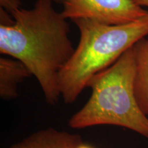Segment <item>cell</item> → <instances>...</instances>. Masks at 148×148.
<instances>
[{"instance_id": "1", "label": "cell", "mask_w": 148, "mask_h": 148, "mask_svg": "<svg viewBox=\"0 0 148 148\" xmlns=\"http://www.w3.org/2000/svg\"><path fill=\"white\" fill-rule=\"evenodd\" d=\"M11 25L0 24V52L21 61L36 77L45 99L55 105L61 97L59 75L75 51L69 24L52 0H37L32 8L10 13Z\"/></svg>"}, {"instance_id": "2", "label": "cell", "mask_w": 148, "mask_h": 148, "mask_svg": "<svg viewBox=\"0 0 148 148\" xmlns=\"http://www.w3.org/2000/svg\"><path fill=\"white\" fill-rule=\"evenodd\" d=\"M79 32L77 47L59 75L61 97L73 103L94 75L113 64L148 36V15L132 23L108 25L88 19L73 21Z\"/></svg>"}, {"instance_id": "3", "label": "cell", "mask_w": 148, "mask_h": 148, "mask_svg": "<svg viewBox=\"0 0 148 148\" xmlns=\"http://www.w3.org/2000/svg\"><path fill=\"white\" fill-rule=\"evenodd\" d=\"M135 59L133 47L88 83L91 95L84 106L70 118L73 129L99 125L125 127L148 138V117L134 94Z\"/></svg>"}, {"instance_id": "4", "label": "cell", "mask_w": 148, "mask_h": 148, "mask_svg": "<svg viewBox=\"0 0 148 148\" xmlns=\"http://www.w3.org/2000/svg\"><path fill=\"white\" fill-rule=\"evenodd\" d=\"M61 13L66 19H88L108 25L138 21L148 10L135 0H64Z\"/></svg>"}, {"instance_id": "5", "label": "cell", "mask_w": 148, "mask_h": 148, "mask_svg": "<svg viewBox=\"0 0 148 148\" xmlns=\"http://www.w3.org/2000/svg\"><path fill=\"white\" fill-rule=\"evenodd\" d=\"M82 142L78 134L49 127L32 133L10 148H75Z\"/></svg>"}, {"instance_id": "6", "label": "cell", "mask_w": 148, "mask_h": 148, "mask_svg": "<svg viewBox=\"0 0 148 148\" xmlns=\"http://www.w3.org/2000/svg\"><path fill=\"white\" fill-rule=\"evenodd\" d=\"M32 76L28 68L16 58H0V97L3 100L15 99L18 85Z\"/></svg>"}, {"instance_id": "7", "label": "cell", "mask_w": 148, "mask_h": 148, "mask_svg": "<svg viewBox=\"0 0 148 148\" xmlns=\"http://www.w3.org/2000/svg\"><path fill=\"white\" fill-rule=\"evenodd\" d=\"M135 59L134 94L140 108L148 116V37L133 46Z\"/></svg>"}, {"instance_id": "8", "label": "cell", "mask_w": 148, "mask_h": 148, "mask_svg": "<svg viewBox=\"0 0 148 148\" xmlns=\"http://www.w3.org/2000/svg\"><path fill=\"white\" fill-rule=\"evenodd\" d=\"M21 5L20 0H0V5L1 8L10 12V14L15 9L20 8Z\"/></svg>"}, {"instance_id": "9", "label": "cell", "mask_w": 148, "mask_h": 148, "mask_svg": "<svg viewBox=\"0 0 148 148\" xmlns=\"http://www.w3.org/2000/svg\"><path fill=\"white\" fill-rule=\"evenodd\" d=\"M135 1L140 6L148 8V0H135Z\"/></svg>"}, {"instance_id": "10", "label": "cell", "mask_w": 148, "mask_h": 148, "mask_svg": "<svg viewBox=\"0 0 148 148\" xmlns=\"http://www.w3.org/2000/svg\"><path fill=\"white\" fill-rule=\"evenodd\" d=\"M75 148H93V147H92L91 145H88V144H86V143H84V142H82V143L79 144V145H77Z\"/></svg>"}, {"instance_id": "11", "label": "cell", "mask_w": 148, "mask_h": 148, "mask_svg": "<svg viewBox=\"0 0 148 148\" xmlns=\"http://www.w3.org/2000/svg\"><path fill=\"white\" fill-rule=\"evenodd\" d=\"M52 1H56V2L62 3H62L64 2V0H52Z\"/></svg>"}]
</instances>
